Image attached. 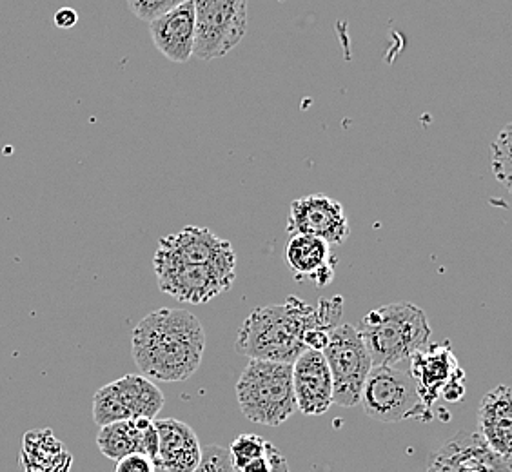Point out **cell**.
Instances as JSON below:
<instances>
[{"instance_id": "obj_11", "label": "cell", "mask_w": 512, "mask_h": 472, "mask_svg": "<svg viewBox=\"0 0 512 472\" xmlns=\"http://www.w3.org/2000/svg\"><path fill=\"white\" fill-rule=\"evenodd\" d=\"M287 231L291 235L315 236L329 246H342L349 236V222L340 202L318 193L293 200Z\"/></svg>"}, {"instance_id": "obj_2", "label": "cell", "mask_w": 512, "mask_h": 472, "mask_svg": "<svg viewBox=\"0 0 512 472\" xmlns=\"http://www.w3.org/2000/svg\"><path fill=\"white\" fill-rule=\"evenodd\" d=\"M206 349V331L184 309H157L133 329L131 354L142 376L158 382H186L197 373Z\"/></svg>"}, {"instance_id": "obj_17", "label": "cell", "mask_w": 512, "mask_h": 472, "mask_svg": "<svg viewBox=\"0 0 512 472\" xmlns=\"http://www.w3.org/2000/svg\"><path fill=\"white\" fill-rule=\"evenodd\" d=\"M331 253V246L309 235H291L287 242V264L293 269L298 280L311 278L316 286H327L335 275L336 260Z\"/></svg>"}, {"instance_id": "obj_5", "label": "cell", "mask_w": 512, "mask_h": 472, "mask_svg": "<svg viewBox=\"0 0 512 472\" xmlns=\"http://www.w3.org/2000/svg\"><path fill=\"white\" fill-rule=\"evenodd\" d=\"M360 405L376 422L396 423L409 418L429 422L433 414L425 409L409 371L396 365H373L365 378Z\"/></svg>"}, {"instance_id": "obj_13", "label": "cell", "mask_w": 512, "mask_h": 472, "mask_svg": "<svg viewBox=\"0 0 512 472\" xmlns=\"http://www.w3.org/2000/svg\"><path fill=\"white\" fill-rule=\"evenodd\" d=\"M149 33L157 50L177 64L195 53V10L191 0L149 22Z\"/></svg>"}, {"instance_id": "obj_15", "label": "cell", "mask_w": 512, "mask_h": 472, "mask_svg": "<svg viewBox=\"0 0 512 472\" xmlns=\"http://www.w3.org/2000/svg\"><path fill=\"white\" fill-rule=\"evenodd\" d=\"M100 453L119 462L129 454L151 456L157 453L158 434L155 420H122L100 427L97 436Z\"/></svg>"}, {"instance_id": "obj_25", "label": "cell", "mask_w": 512, "mask_h": 472, "mask_svg": "<svg viewBox=\"0 0 512 472\" xmlns=\"http://www.w3.org/2000/svg\"><path fill=\"white\" fill-rule=\"evenodd\" d=\"M115 472H157V467L144 454H129L117 462Z\"/></svg>"}, {"instance_id": "obj_8", "label": "cell", "mask_w": 512, "mask_h": 472, "mask_svg": "<svg viewBox=\"0 0 512 472\" xmlns=\"http://www.w3.org/2000/svg\"><path fill=\"white\" fill-rule=\"evenodd\" d=\"M411 378L425 409L433 414L436 402L445 400L451 404L462 402L467 393L465 373L458 365L453 347L449 342L429 344L411 358Z\"/></svg>"}, {"instance_id": "obj_3", "label": "cell", "mask_w": 512, "mask_h": 472, "mask_svg": "<svg viewBox=\"0 0 512 472\" xmlns=\"http://www.w3.org/2000/svg\"><path fill=\"white\" fill-rule=\"evenodd\" d=\"M373 365H398L431 344L433 329L424 309L398 302L367 313L356 327Z\"/></svg>"}, {"instance_id": "obj_16", "label": "cell", "mask_w": 512, "mask_h": 472, "mask_svg": "<svg viewBox=\"0 0 512 472\" xmlns=\"http://www.w3.org/2000/svg\"><path fill=\"white\" fill-rule=\"evenodd\" d=\"M478 434L505 460H511L512 394L509 385H498L485 394L478 407Z\"/></svg>"}, {"instance_id": "obj_12", "label": "cell", "mask_w": 512, "mask_h": 472, "mask_svg": "<svg viewBox=\"0 0 512 472\" xmlns=\"http://www.w3.org/2000/svg\"><path fill=\"white\" fill-rule=\"evenodd\" d=\"M291 367L296 409L307 416L327 413L333 405V378L324 354L307 349Z\"/></svg>"}, {"instance_id": "obj_7", "label": "cell", "mask_w": 512, "mask_h": 472, "mask_svg": "<svg viewBox=\"0 0 512 472\" xmlns=\"http://www.w3.org/2000/svg\"><path fill=\"white\" fill-rule=\"evenodd\" d=\"M195 57L213 60L235 50L247 31V0H191Z\"/></svg>"}, {"instance_id": "obj_4", "label": "cell", "mask_w": 512, "mask_h": 472, "mask_svg": "<svg viewBox=\"0 0 512 472\" xmlns=\"http://www.w3.org/2000/svg\"><path fill=\"white\" fill-rule=\"evenodd\" d=\"M291 365L249 360L235 387L240 411L247 420L267 427H278L295 414Z\"/></svg>"}, {"instance_id": "obj_24", "label": "cell", "mask_w": 512, "mask_h": 472, "mask_svg": "<svg viewBox=\"0 0 512 472\" xmlns=\"http://www.w3.org/2000/svg\"><path fill=\"white\" fill-rule=\"evenodd\" d=\"M237 472H289V463L273 443L267 442L266 453Z\"/></svg>"}, {"instance_id": "obj_22", "label": "cell", "mask_w": 512, "mask_h": 472, "mask_svg": "<svg viewBox=\"0 0 512 472\" xmlns=\"http://www.w3.org/2000/svg\"><path fill=\"white\" fill-rule=\"evenodd\" d=\"M128 8L137 19L144 20V22H151V20L162 17L164 13L175 10L180 4L188 2V0H126Z\"/></svg>"}, {"instance_id": "obj_19", "label": "cell", "mask_w": 512, "mask_h": 472, "mask_svg": "<svg viewBox=\"0 0 512 472\" xmlns=\"http://www.w3.org/2000/svg\"><path fill=\"white\" fill-rule=\"evenodd\" d=\"M111 385L129 420H155L164 407V394L142 374H126Z\"/></svg>"}, {"instance_id": "obj_10", "label": "cell", "mask_w": 512, "mask_h": 472, "mask_svg": "<svg viewBox=\"0 0 512 472\" xmlns=\"http://www.w3.org/2000/svg\"><path fill=\"white\" fill-rule=\"evenodd\" d=\"M157 253L182 264L237 271V253L233 246L207 227L188 226L175 235L162 236Z\"/></svg>"}, {"instance_id": "obj_14", "label": "cell", "mask_w": 512, "mask_h": 472, "mask_svg": "<svg viewBox=\"0 0 512 472\" xmlns=\"http://www.w3.org/2000/svg\"><path fill=\"white\" fill-rule=\"evenodd\" d=\"M158 433L157 469L193 472L202 458V445L188 423L175 418L155 420Z\"/></svg>"}, {"instance_id": "obj_27", "label": "cell", "mask_w": 512, "mask_h": 472, "mask_svg": "<svg viewBox=\"0 0 512 472\" xmlns=\"http://www.w3.org/2000/svg\"><path fill=\"white\" fill-rule=\"evenodd\" d=\"M55 26L60 28V30H71V28H75L77 26V22H79V13L73 10V8H60L57 13H55Z\"/></svg>"}, {"instance_id": "obj_18", "label": "cell", "mask_w": 512, "mask_h": 472, "mask_svg": "<svg viewBox=\"0 0 512 472\" xmlns=\"http://www.w3.org/2000/svg\"><path fill=\"white\" fill-rule=\"evenodd\" d=\"M440 451H444L451 460L463 469L471 472H511V460L494 453L478 433H460L445 442Z\"/></svg>"}, {"instance_id": "obj_23", "label": "cell", "mask_w": 512, "mask_h": 472, "mask_svg": "<svg viewBox=\"0 0 512 472\" xmlns=\"http://www.w3.org/2000/svg\"><path fill=\"white\" fill-rule=\"evenodd\" d=\"M193 472H237L233 463H231V456H229V449L222 447V445H207L202 447V458L197 465V469Z\"/></svg>"}, {"instance_id": "obj_21", "label": "cell", "mask_w": 512, "mask_h": 472, "mask_svg": "<svg viewBox=\"0 0 512 472\" xmlns=\"http://www.w3.org/2000/svg\"><path fill=\"white\" fill-rule=\"evenodd\" d=\"M493 168L494 175L502 182L503 186L509 187L511 182V126H505L500 137L493 144Z\"/></svg>"}, {"instance_id": "obj_1", "label": "cell", "mask_w": 512, "mask_h": 472, "mask_svg": "<svg viewBox=\"0 0 512 472\" xmlns=\"http://www.w3.org/2000/svg\"><path fill=\"white\" fill-rule=\"evenodd\" d=\"M342 316V298L335 296L313 307L289 296L286 304L258 307L240 327L237 351L249 360L293 364L307 351L306 335L315 329L331 331Z\"/></svg>"}, {"instance_id": "obj_26", "label": "cell", "mask_w": 512, "mask_h": 472, "mask_svg": "<svg viewBox=\"0 0 512 472\" xmlns=\"http://www.w3.org/2000/svg\"><path fill=\"white\" fill-rule=\"evenodd\" d=\"M425 472H471L467 469L460 467L458 463L451 460L444 451L436 449L431 456H429V465H427V471Z\"/></svg>"}, {"instance_id": "obj_9", "label": "cell", "mask_w": 512, "mask_h": 472, "mask_svg": "<svg viewBox=\"0 0 512 472\" xmlns=\"http://www.w3.org/2000/svg\"><path fill=\"white\" fill-rule=\"evenodd\" d=\"M153 266L160 291L184 304H207L218 295L229 291L237 278V271L182 264L160 253L155 255Z\"/></svg>"}, {"instance_id": "obj_20", "label": "cell", "mask_w": 512, "mask_h": 472, "mask_svg": "<svg viewBox=\"0 0 512 472\" xmlns=\"http://www.w3.org/2000/svg\"><path fill=\"white\" fill-rule=\"evenodd\" d=\"M266 447L267 442L262 436L249 433L240 434L229 447V456H231V463H233L235 471H240L242 467H246L247 463L260 458L262 454L266 453Z\"/></svg>"}, {"instance_id": "obj_6", "label": "cell", "mask_w": 512, "mask_h": 472, "mask_svg": "<svg viewBox=\"0 0 512 472\" xmlns=\"http://www.w3.org/2000/svg\"><path fill=\"white\" fill-rule=\"evenodd\" d=\"M322 354L333 378V404L360 405L362 387L373 362L355 325H336L331 329Z\"/></svg>"}]
</instances>
